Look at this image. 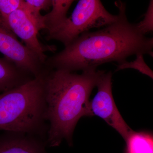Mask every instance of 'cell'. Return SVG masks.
<instances>
[{
    "mask_svg": "<svg viewBox=\"0 0 153 153\" xmlns=\"http://www.w3.org/2000/svg\"><path fill=\"white\" fill-rule=\"evenodd\" d=\"M119 10L116 22L102 30L80 35L63 50L47 57L49 69L74 72L95 70L100 65L116 61L119 64L137 54L153 56V39L140 34L128 22L126 5L116 3Z\"/></svg>",
    "mask_w": 153,
    "mask_h": 153,
    "instance_id": "1",
    "label": "cell"
},
{
    "mask_svg": "<svg viewBox=\"0 0 153 153\" xmlns=\"http://www.w3.org/2000/svg\"><path fill=\"white\" fill-rule=\"evenodd\" d=\"M44 73L47 143L58 146L63 140L73 145L74 129L82 117L93 116L89 97L105 71L87 70L82 74L46 67Z\"/></svg>",
    "mask_w": 153,
    "mask_h": 153,
    "instance_id": "2",
    "label": "cell"
},
{
    "mask_svg": "<svg viewBox=\"0 0 153 153\" xmlns=\"http://www.w3.org/2000/svg\"><path fill=\"white\" fill-rule=\"evenodd\" d=\"M44 74L0 94V131L47 140Z\"/></svg>",
    "mask_w": 153,
    "mask_h": 153,
    "instance_id": "3",
    "label": "cell"
},
{
    "mask_svg": "<svg viewBox=\"0 0 153 153\" xmlns=\"http://www.w3.org/2000/svg\"><path fill=\"white\" fill-rule=\"evenodd\" d=\"M118 18V15L108 12L100 1L80 0L71 16L47 33L46 39L60 41L66 47L90 29L106 27Z\"/></svg>",
    "mask_w": 153,
    "mask_h": 153,
    "instance_id": "4",
    "label": "cell"
},
{
    "mask_svg": "<svg viewBox=\"0 0 153 153\" xmlns=\"http://www.w3.org/2000/svg\"><path fill=\"white\" fill-rule=\"evenodd\" d=\"M112 73L105 72L100 78L97 86V93L90 101V108L93 115L103 120L118 132L125 140L131 129L124 120L116 105L112 92Z\"/></svg>",
    "mask_w": 153,
    "mask_h": 153,
    "instance_id": "5",
    "label": "cell"
},
{
    "mask_svg": "<svg viewBox=\"0 0 153 153\" xmlns=\"http://www.w3.org/2000/svg\"><path fill=\"white\" fill-rule=\"evenodd\" d=\"M0 52L18 67L35 77L44 72L45 63L19 41L4 19L0 17Z\"/></svg>",
    "mask_w": 153,
    "mask_h": 153,
    "instance_id": "6",
    "label": "cell"
},
{
    "mask_svg": "<svg viewBox=\"0 0 153 153\" xmlns=\"http://www.w3.org/2000/svg\"><path fill=\"white\" fill-rule=\"evenodd\" d=\"M2 19L16 36L25 43V46L38 55L44 63L48 57L44 53L56 50L55 46L45 45L39 41L36 26L23 9L17 10Z\"/></svg>",
    "mask_w": 153,
    "mask_h": 153,
    "instance_id": "7",
    "label": "cell"
},
{
    "mask_svg": "<svg viewBox=\"0 0 153 153\" xmlns=\"http://www.w3.org/2000/svg\"><path fill=\"white\" fill-rule=\"evenodd\" d=\"M47 140L28 134L6 132L0 135V153H49Z\"/></svg>",
    "mask_w": 153,
    "mask_h": 153,
    "instance_id": "8",
    "label": "cell"
},
{
    "mask_svg": "<svg viewBox=\"0 0 153 153\" xmlns=\"http://www.w3.org/2000/svg\"><path fill=\"white\" fill-rule=\"evenodd\" d=\"M35 78L8 58H0V94L18 87Z\"/></svg>",
    "mask_w": 153,
    "mask_h": 153,
    "instance_id": "9",
    "label": "cell"
},
{
    "mask_svg": "<svg viewBox=\"0 0 153 153\" xmlns=\"http://www.w3.org/2000/svg\"><path fill=\"white\" fill-rule=\"evenodd\" d=\"M74 1L72 0H52V10L43 16L44 30L47 33L63 23L68 18V11Z\"/></svg>",
    "mask_w": 153,
    "mask_h": 153,
    "instance_id": "10",
    "label": "cell"
},
{
    "mask_svg": "<svg viewBox=\"0 0 153 153\" xmlns=\"http://www.w3.org/2000/svg\"><path fill=\"white\" fill-rule=\"evenodd\" d=\"M125 141L126 153H153V135L150 133L132 130Z\"/></svg>",
    "mask_w": 153,
    "mask_h": 153,
    "instance_id": "11",
    "label": "cell"
},
{
    "mask_svg": "<svg viewBox=\"0 0 153 153\" xmlns=\"http://www.w3.org/2000/svg\"><path fill=\"white\" fill-rule=\"evenodd\" d=\"M136 56V58L133 61L129 62L126 60L123 63L119 64L117 66V68L116 69V71L126 68H133L136 69L142 74H146L153 79V71L145 62L143 55L141 54H137Z\"/></svg>",
    "mask_w": 153,
    "mask_h": 153,
    "instance_id": "12",
    "label": "cell"
},
{
    "mask_svg": "<svg viewBox=\"0 0 153 153\" xmlns=\"http://www.w3.org/2000/svg\"><path fill=\"white\" fill-rule=\"evenodd\" d=\"M137 30L142 35L146 36L153 31V1H150L144 18L141 22L135 24Z\"/></svg>",
    "mask_w": 153,
    "mask_h": 153,
    "instance_id": "13",
    "label": "cell"
},
{
    "mask_svg": "<svg viewBox=\"0 0 153 153\" xmlns=\"http://www.w3.org/2000/svg\"><path fill=\"white\" fill-rule=\"evenodd\" d=\"M23 0H0V17L5 18L14 11L22 9Z\"/></svg>",
    "mask_w": 153,
    "mask_h": 153,
    "instance_id": "14",
    "label": "cell"
},
{
    "mask_svg": "<svg viewBox=\"0 0 153 153\" xmlns=\"http://www.w3.org/2000/svg\"><path fill=\"white\" fill-rule=\"evenodd\" d=\"M25 1L26 5L38 12L48 10L52 6V0H27Z\"/></svg>",
    "mask_w": 153,
    "mask_h": 153,
    "instance_id": "15",
    "label": "cell"
}]
</instances>
